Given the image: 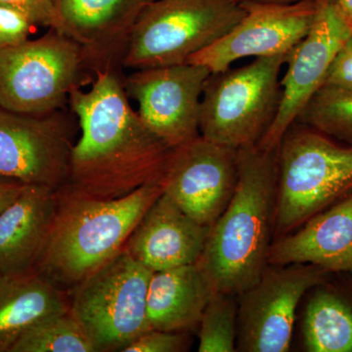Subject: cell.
<instances>
[{
	"label": "cell",
	"instance_id": "cell-1",
	"mask_svg": "<svg viewBox=\"0 0 352 352\" xmlns=\"http://www.w3.org/2000/svg\"><path fill=\"white\" fill-rule=\"evenodd\" d=\"M119 69L94 74L91 87H75L68 104L80 127L62 188L99 199L126 196L163 182L173 149L147 126L129 102Z\"/></svg>",
	"mask_w": 352,
	"mask_h": 352
},
{
	"label": "cell",
	"instance_id": "cell-2",
	"mask_svg": "<svg viewBox=\"0 0 352 352\" xmlns=\"http://www.w3.org/2000/svg\"><path fill=\"white\" fill-rule=\"evenodd\" d=\"M277 149L258 145L238 149L235 193L210 227L197 261L217 293L240 295L270 264L274 242Z\"/></svg>",
	"mask_w": 352,
	"mask_h": 352
},
{
	"label": "cell",
	"instance_id": "cell-3",
	"mask_svg": "<svg viewBox=\"0 0 352 352\" xmlns=\"http://www.w3.org/2000/svg\"><path fill=\"white\" fill-rule=\"evenodd\" d=\"M163 194L162 182L116 199L58 190L56 217L36 271L69 294L124 250L132 231Z\"/></svg>",
	"mask_w": 352,
	"mask_h": 352
},
{
	"label": "cell",
	"instance_id": "cell-4",
	"mask_svg": "<svg viewBox=\"0 0 352 352\" xmlns=\"http://www.w3.org/2000/svg\"><path fill=\"white\" fill-rule=\"evenodd\" d=\"M274 241L352 192V145L296 122L277 147Z\"/></svg>",
	"mask_w": 352,
	"mask_h": 352
},
{
	"label": "cell",
	"instance_id": "cell-5",
	"mask_svg": "<svg viewBox=\"0 0 352 352\" xmlns=\"http://www.w3.org/2000/svg\"><path fill=\"white\" fill-rule=\"evenodd\" d=\"M289 53L210 74L201 100L200 135L234 149L258 145L276 115Z\"/></svg>",
	"mask_w": 352,
	"mask_h": 352
},
{
	"label": "cell",
	"instance_id": "cell-6",
	"mask_svg": "<svg viewBox=\"0 0 352 352\" xmlns=\"http://www.w3.org/2000/svg\"><path fill=\"white\" fill-rule=\"evenodd\" d=\"M245 14L237 0H154L134 25L122 68L187 63L232 30Z\"/></svg>",
	"mask_w": 352,
	"mask_h": 352
},
{
	"label": "cell",
	"instance_id": "cell-7",
	"mask_svg": "<svg viewBox=\"0 0 352 352\" xmlns=\"http://www.w3.org/2000/svg\"><path fill=\"white\" fill-rule=\"evenodd\" d=\"M91 73L78 44L56 30L0 50V108L28 115L62 110Z\"/></svg>",
	"mask_w": 352,
	"mask_h": 352
},
{
	"label": "cell",
	"instance_id": "cell-8",
	"mask_svg": "<svg viewBox=\"0 0 352 352\" xmlns=\"http://www.w3.org/2000/svg\"><path fill=\"white\" fill-rule=\"evenodd\" d=\"M152 274L124 249L69 292V311L95 352H122L149 330L147 295Z\"/></svg>",
	"mask_w": 352,
	"mask_h": 352
},
{
	"label": "cell",
	"instance_id": "cell-9",
	"mask_svg": "<svg viewBox=\"0 0 352 352\" xmlns=\"http://www.w3.org/2000/svg\"><path fill=\"white\" fill-rule=\"evenodd\" d=\"M332 274L311 263L268 264L238 295L237 351H291L303 298Z\"/></svg>",
	"mask_w": 352,
	"mask_h": 352
},
{
	"label": "cell",
	"instance_id": "cell-10",
	"mask_svg": "<svg viewBox=\"0 0 352 352\" xmlns=\"http://www.w3.org/2000/svg\"><path fill=\"white\" fill-rule=\"evenodd\" d=\"M62 112L28 115L0 108V177L55 191L66 184L74 144Z\"/></svg>",
	"mask_w": 352,
	"mask_h": 352
},
{
	"label": "cell",
	"instance_id": "cell-11",
	"mask_svg": "<svg viewBox=\"0 0 352 352\" xmlns=\"http://www.w3.org/2000/svg\"><path fill=\"white\" fill-rule=\"evenodd\" d=\"M210 74L206 67L185 63L134 69L124 83L146 126L175 149L201 136V95Z\"/></svg>",
	"mask_w": 352,
	"mask_h": 352
},
{
	"label": "cell",
	"instance_id": "cell-12",
	"mask_svg": "<svg viewBox=\"0 0 352 352\" xmlns=\"http://www.w3.org/2000/svg\"><path fill=\"white\" fill-rule=\"evenodd\" d=\"M352 34L333 0H320L309 32L289 52L282 80L276 115L258 144L276 150L285 132L298 120L312 97L323 87L328 69L340 46Z\"/></svg>",
	"mask_w": 352,
	"mask_h": 352
},
{
	"label": "cell",
	"instance_id": "cell-13",
	"mask_svg": "<svg viewBox=\"0 0 352 352\" xmlns=\"http://www.w3.org/2000/svg\"><path fill=\"white\" fill-rule=\"evenodd\" d=\"M320 0L291 4L243 2L245 14L232 30L187 63L206 67L210 73L230 68L247 57H267L291 52L309 32Z\"/></svg>",
	"mask_w": 352,
	"mask_h": 352
},
{
	"label": "cell",
	"instance_id": "cell-14",
	"mask_svg": "<svg viewBox=\"0 0 352 352\" xmlns=\"http://www.w3.org/2000/svg\"><path fill=\"white\" fill-rule=\"evenodd\" d=\"M238 150L199 136L173 149L164 173V193L185 214L212 227L235 193Z\"/></svg>",
	"mask_w": 352,
	"mask_h": 352
},
{
	"label": "cell",
	"instance_id": "cell-15",
	"mask_svg": "<svg viewBox=\"0 0 352 352\" xmlns=\"http://www.w3.org/2000/svg\"><path fill=\"white\" fill-rule=\"evenodd\" d=\"M154 0H52L56 30L80 46L92 74L122 71L139 15Z\"/></svg>",
	"mask_w": 352,
	"mask_h": 352
},
{
	"label": "cell",
	"instance_id": "cell-16",
	"mask_svg": "<svg viewBox=\"0 0 352 352\" xmlns=\"http://www.w3.org/2000/svg\"><path fill=\"white\" fill-rule=\"evenodd\" d=\"M210 230L164 193L146 212L124 249L153 272L170 270L196 263Z\"/></svg>",
	"mask_w": 352,
	"mask_h": 352
},
{
	"label": "cell",
	"instance_id": "cell-17",
	"mask_svg": "<svg viewBox=\"0 0 352 352\" xmlns=\"http://www.w3.org/2000/svg\"><path fill=\"white\" fill-rule=\"evenodd\" d=\"M58 191L25 186L0 214V275L36 271L56 217Z\"/></svg>",
	"mask_w": 352,
	"mask_h": 352
},
{
	"label": "cell",
	"instance_id": "cell-18",
	"mask_svg": "<svg viewBox=\"0 0 352 352\" xmlns=\"http://www.w3.org/2000/svg\"><path fill=\"white\" fill-rule=\"evenodd\" d=\"M311 263L352 274V192L273 242L270 264Z\"/></svg>",
	"mask_w": 352,
	"mask_h": 352
},
{
	"label": "cell",
	"instance_id": "cell-19",
	"mask_svg": "<svg viewBox=\"0 0 352 352\" xmlns=\"http://www.w3.org/2000/svg\"><path fill=\"white\" fill-rule=\"evenodd\" d=\"M298 321L305 352H352V274L333 273L307 292Z\"/></svg>",
	"mask_w": 352,
	"mask_h": 352
},
{
	"label": "cell",
	"instance_id": "cell-20",
	"mask_svg": "<svg viewBox=\"0 0 352 352\" xmlns=\"http://www.w3.org/2000/svg\"><path fill=\"white\" fill-rule=\"evenodd\" d=\"M214 293L197 263L153 272L147 295L149 329L196 333Z\"/></svg>",
	"mask_w": 352,
	"mask_h": 352
},
{
	"label": "cell",
	"instance_id": "cell-21",
	"mask_svg": "<svg viewBox=\"0 0 352 352\" xmlns=\"http://www.w3.org/2000/svg\"><path fill=\"white\" fill-rule=\"evenodd\" d=\"M69 309V294L38 271L0 275V352H10L38 321Z\"/></svg>",
	"mask_w": 352,
	"mask_h": 352
},
{
	"label": "cell",
	"instance_id": "cell-22",
	"mask_svg": "<svg viewBox=\"0 0 352 352\" xmlns=\"http://www.w3.org/2000/svg\"><path fill=\"white\" fill-rule=\"evenodd\" d=\"M10 352H95V349L69 309L34 324Z\"/></svg>",
	"mask_w": 352,
	"mask_h": 352
},
{
	"label": "cell",
	"instance_id": "cell-23",
	"mask_svg": "<svg viewBox=\"0 0 352 352\" xmlns=\"http://www.w3.org/2000/svg\"><path fill=\"white\" fill-rule=\"evenodd\" d=\"M296 122L352 145V90L322 87Z\"/></svg>",
	"mask_w": 352,
	"mask_h": 352
},
{
	"label": "cell",
	"instance_id": "cell-24",
	"mask_svg": "<svg viewBox=\"0 0 352 352\" xmlns=\"http://www.w3.org/2000/svg\"><path fill=\"white\" fill-rule=\"evenodd\" d=\"M196 333L199 352H237L238 296L215 292Z\"/></svg>",
	"mask_w": 352,
	"mask_h": 352
},
{
	"label": "cell",
	"instance_id": "cell-25",
	"mask_svg": "<svg viewBox=\"0 0 352 352\" xmlns=\"http://www.w3.org/2000/svg\"><path fill=\"white\" fill-rule=\"evenodd\" d=\"M192 333L149 329L124 349L122 352H183L192 344Z\"/></svg>",
	"mask_w": 352,
	"mask_h": 352
},
{
	"label": "cell",
	"instance_id": "cell-26",
	"mask_svg": "<svg viewBox=\"0 0 352 352\" xmlns=\"http://www.w3.org/2000/svg\"><path fill=\"white\" fill-rule=\"evenodd\" d=\"M0 6L20 14L36 27L54 25L52 0H0Z\"/></svg>",
	"mask_w": 352,
	"mask_h": 352
},
{
	"label": "cell",
	"instance_id": "cell-27",
	"mask_svg": "<svg viewBox=\"0 0 352 352\" xmlns=\"http://www.w3.org/2000/svg\"><path fill=\"white\" fill-rule=\"evenodd\" d=\"M36 28L20 14L0 6V50L30 38Z\"/></svg>",
	"mask_w": 352,
	"mask_h": 352
},
{
	"label": "cell",
	"instance_id": "cell-28",
	"mask_svg": "<svg viewBox=\"0 0 352 352\" xmlns=\"http://www.w3.org/2000/svg\"><path fill=\"white\" fill-rule=\"evenodd\" d=\"M323 87L352 90V34L333 57Z\"/></svg>",
	"mask_w": 352,
	"mask_h": 352
},
{
	"label": "cell",
	"instance_id": "cell-29",
	"mask_svg": "<svg viewBox=\"0 0 352 352\" xmlns=\"http://www.w3.org/2000/svg\"><path fill=\"white\" fill-rule=\"evenodd\" d=\"M25 186L15 180L0 177V214L19 197Z\"/></svg>",
	"mask_w": 352,
	"mask_h": 352
},
{
	"label": "cell",
	"instance_id": "cell-30",
	"mask_svg": "<svg viewBox=\"0 0 352 352\" xmlns=\"http://www.w3.org/2000/svg\"><path fill=\"white\" fill-rule=\"evenodd\" d=\"M333 1L352 29V0H333Z\"/></svg>",
	"mask_w": 352,
	"mask_h": 352
},
{
	"label": "cell",
	"instance_id": "cell-31",
	"mask_svg": "<svg viewBox=\"0 0 352 352\" xmlns=\"http://www.w3.org/2000/svg\"><path fill=\"white\" fill-rule=\"evenodd\" d=\"M240 3L243 2H254V3H273V4H291L302 0H237Z\"/></svg>",
	"mask_w": 352,
	"mask_h": 352
}]
</instances>
